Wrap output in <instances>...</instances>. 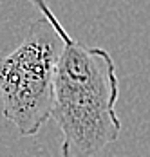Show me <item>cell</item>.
<instances>
[{"mask_svg":"<svg viewBox=\"0 0 150 157\" xmlns=\"http://www.w3.org/2000/svg\"><path fill=\"white\" fill-rule=\"evenodd\" d=\"M120 81L110 52L73 40L61 49L51 119L61 132V157H94L118 141Z\"/></svg>","mask_w":150,"mask_h":157,"instance_id":"1","label":"cell"},{"mask_svg":"<svg viewBox=\"0 0 150 157\" xmlns=\"http://www.w3.org/2000/svg\"><path fill=\"white\" fill-rule=\"evenodd\" d=\"M29 2L36 7V9H38V11H40V13H42V16H44L45 20H47V22L56 29L58 36H60V40L63 42V45H65V44H71V42L74 40V38H71V34L65 31V27L61 25L60 20L56 18V15L53 13V9H51V6H49V2H47V0H29Z\"/></svg>","mask_w":150,"mask_h":157,"instance_id":"3","label":"cell"},{"mask_svg":"<svg viewBox=\"0 0 150 157\" xmlns=\"http://www.w3.org/2000/svg\"><path fill=\"white\" fill-rule=\"evenodd\" d=\"M61 49L56 29L42 16L31 22L13 51L0 56L2 114L24 137L36 136L51 119Z\"/></svg>","mask_w":150,"mask_h":157,"instance_id":"2","label":"cell"}]
</instances>
